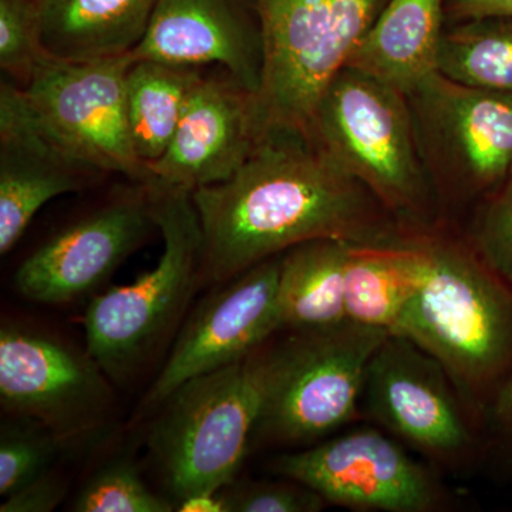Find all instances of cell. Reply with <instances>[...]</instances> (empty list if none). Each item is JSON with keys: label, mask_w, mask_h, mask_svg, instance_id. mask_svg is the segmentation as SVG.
Wrapping results in <instances>:
<instances>
[{"label": "cell", "mask_w": 512, "mask_h": 512, "mask_svg": "<svg viewBox=\"0 0 512 512\" xmlns=\"http://www.w3.org/2000/svg\"><path fill=\"white\" fill-rule=\"evenodd\" d=\"M191 197L202 234L200 284H224L316 239L387 244L406 231L299 134H266L228 180Z\"/></svg>", "instance_id": "cell-1"}, {"label": "cell", "mask_w": 512, "mask_h": 512, "mask_svg": "<svg viewBox=\"0 0 512 512\" xmlns=\"http://www.w3.org/2000/svg\"><path fill=\"white\" fill-rule=\"evenodd\" d=\"M423 272L396 326L470 396L490 403L512 379V289L470 244L416 232Z\"/></svg>", "instance_id": "cell-2"}, {"label": "cell", "mask_w": 512, "mask_h": 512, "mask_svg": "<svg viewBox=\"0 0 512 512\" xmlns=\"http://www.w3.org/2000/svg\"><path fill=\"white\" fill-rule=\"evenodd\" d=\"M308 141L365 185L400 227L430 229L437 195L421 160L406 94L343 67L316 104Z\"/></svg>", "instance_id": "cell-3"}, {"label": "cell", "mask_w": 512, "mask_h": 512, "mask_svg": "<svg viewBox=\"0 0 512 512\" xmlns=\"http://www.w3.org/2000/svg\"><path fill=\"white\" fill-rule=\"evenodd\" d=\"M164 241L156 268L94 296L84 313L87 353L114 382L146 365L200 284L202 234L191 192L144 184Z\"/></svg>", "instance_id": "cell-4"}, {"label": "cell", "mask_w": 512, "mask_h": 512, "mask_svg": "<svg viewBox=\"0 0 512 512\" xmlns=\"http://www.w3.org/2000/svg\"><path fill=\"white\" fill-rule=\"evenodd\" d=\"M387 0H254L262 33L259 136L308 140L316 104Z\"/></svg>", "instance_id": "cell-5"}, {"label": "cell", "mask_w": 512, "mask_h": 512, "mask_svg": "<svg viewBox=\"0 0 512 512\" xmlns=\"http://www.w3.org/2000/svg\"><path fill=\"white\" fill-rule=\"evenodd\" d=\"M390 332L346 320L292 332L259 349L261 409L255 433L282 444L319 439L355 419L367 367Z\"/></svg>", "instance_id": "cell-6"}, {"label": "cell", "mask_w": 512, "mask_h": 512, "mask_svg": "<svg viewBox=\"0 0 512 512\" xmlns=\"http://www.w3.org/2000/svg\"><path fill=\"white\" fill-rule=\"evenodd\" d=\"M151 451L175 503L220 493L234 481L261 409L259 349L188 380L167 400Z\"/></svg>", "instance_id": "cell-7"}, {"label": "cell", "mask_w": 512, "mask_h": 512, "mask_svg": "<svg viewBox=\"0 0 512 512\" xmlns=\"http://www.w3.org/2000/svg\"><path fill=\"white\" fill-rule=\"evenodd\" d=\"M421 160L437 198L474 200L512 173V100L440 72L407 94Z\"/></svg>", "instance_id": "cell-8"}, {"label": "cell", "mask_w": 512, "mask_h": 512, "mask_svg": "<svg viewBox=\"0 0 512 512\" xmlns=\"http://www.w3.org/2000/svg\"><path fill=\"white\" fill-rule=\"evenodd\" d=\"M128 55L92 60L45 56L22 87L37 117L74 157L103 175L146 184L128 128ZM20 87V86H19Z\"/></svg>", "instance_id": "cell-9"}, {"label": "cell", "mask_w": 512, "mask_h": 512, "mask_svg": "<svg viewBox=\"0 0 512 512\" xmlns=\"http://www.w3.org/2000/svg\"><path fill=\"white\" fill-rule=\"evenodd\" d=\"M275 473L357 511L426 512L440 491L426 467L376 430H356L274 461Z\"/></svg>", "instance_id": "cell-10"}, {"label": "cell", "mask_w": 512, "mask_h": 512, "mask_svg": "<svg viewBox=\"0 0 512 512\" xmlns=\"http://www.w3.org/2000/svg\"><path fill=\"white\" fill-rule=\"evenodd\" d=\"M281 258L275 256L235 276L195 308L147 394V406L164 403L194 377L245 359L282 330Z\"/></svg>", "instance_id": "cell-11"}, {"label": "cell", "mask_w": 512, "mask_h": 512, "mask_svg": "<svg viewBox=\"0 0 512 512\" xmlns=\"http://www.w3.org/2000/svg\"><path fill=\"white\" fill-rule=\"evenodd\" d=\"M157 228L144 184L50 238L15 275L16 291L37 303H66L99 288Z\"/></svg>", "instance_id": "cell-12"}, {"label": "cell", "mask_w": 512, "mask_h": 512, "mask_svg": "<svg viewBox=\"0 0 512 512\" xmlns=\"http://www.w3.org/2000/svg\"><path fill=\"white\" fill-rule=\"evenodd\" d=\"M104 372L59 340L15 325L0 330V400L57 434L92 423L109 399Z\"/></svg>", "instance_id": "cell-13"}, {"label": "cell", "mask_w": 512, "mask_h": 512, "mask_svg": "<svg viewBox=\"0 0 512 512\" xmlns=\"http://www.w3.org/2000/svg\"><path fill=\"white\" fill-rule=\"evenodd\" d=\"M429 353L390 333L367 367V403L397 436L437 458H454L473 446V434Z\"/></svg>", "instance_id": "cell-14"}, {"label": "cell", "mask_w": 512, "mask_h": 512, "mask_svg": "<svg viewBox=\"0 0 512 512\" xmlns=\"http://www.w3.org/2000/svg\"><path fill=\"white\" fill-rule=\"evenodd\" d=\"M103 174L64 148L37 117L22 87L0 86V254L25 234L47 202Z\"/></svg>", "instance_id": "cell-15"}, {"label": "cell", "mask_w": 512, "mask_h": 512, "mask_svg": "<svg viewBox=\"0 0 512 512\" xmlns=\"http://www.w3.org/2000/svg\"><path fill=\"white\" fill-rule=\"evenodd\" d=\"M259 136L255 96L228 73L202 74L170 146L148 165V183L195 191L228 180Z\"/></svg>", "instance_id": "cell-16"}, {"label": "cell", "mask_w": 512, "mask_h": 512, "mask_svg": "<svg viewBox=\"0 0 512 512\" xmlns=\"http://www.w3.org/2000/svg\"><path fill=\"white\" fill-rule=\"evenodd\" d=\"M133 60L220 66L256 94L262 76V33L254 0H158Z\"/></svg>", "instance_id": "cell-17"}, {"label": "cell", "mask_w": 512, "mask_h": 512, "mask_svg": "<svg viewBox=\"0 0 512 512\" xmlns=\"http://www.w3.org/2000/svg\"><path fill=\"white\" fill-rule=\"evenodd\" d=\"M446 0H387L346 66L404 94L439 72Z\"/></svg>", "instance_id": "cell-18"}, {"label": "cell", "mask_w": 512, "mask_h": 512, "mask_svg": "<svg viewBox=\"0 0 512 512\" xmlns=\"http://www.w3.org/2000/svg\"><path fill=\"white\" fill-rule=\"evenodd\" d=\"M158 0H37L47 56L92 60L128 55L143 39Z\"/></svg>", "instance_id": "cell-19"}, {"label": "cell", "mask_w": 512, "mask_h": 512, "mask_svg": "<svg viewBox=\"0 0 512 512\" xmlns=\"http://www.w3.org/2000/svg\"><path fill=\"white\" fill-rule=\"evenodd\" d=\"M421 272L416 232L387 244H350L345 271L348 320L392 333L419 288Z\"/></svg>", "instance_id": "cell-20"}, {"label": "cell", "mask_w": 512, "mask_h": 512, "mask_svg": "<svg viewBox=\"0 0 512 512\" xmlns=\"http://www.w3.org/2000/svg\"><path fill=\"white\" fill-rule=\"evenodd\" d=\"M349 245L339 239H316L282 256L278 286L282 329H328L348 320L345 271Z\"/></svg>", "instance_id": "cell-21"}, {"label": "cell", "mask_w": 512, "mask_h": 512, "mask_svg": "<svg viewBox=\"0 0 512 512\" xmlns=\"http://www.w3.org/2000/svg\"><path fill=\"white\" fill-rule=\"evenodd\" d=\"M197 67L133 60L126 77L128 128L146 168L163 156L202 77Z\"/></svg>", "instance_id": "cell-22"}, {"label": "cell", "mask_w": 512, "mask_h": 512, "mask_svg": "<svg viewBox=\"0 0 512 512\" xmlns=\"http://www.w3.org/2000/svg\"><path fill=\"white\" fill-rule=\"evenodd\" d=\"M439 72L512 100V19L467 20L444 30Z\"/></svg>", "instance_id": "cell-23"}, {"label": "cell", "mask_w": 512, "mask_h": 512, "mask_svg": "<svg viewBox=\"0 0 512 512\" xmlns=\"http://www.w3.org/2000/svg\"><path fill=\"white\" fill-rule=\"evenodd\" d=\"M175 503L147 487L133 461L117 458L104 464L83 485L77 512H170Z\"/></svg>", "instance_id": "cell-24"}, {"label": "cell", "mask_w": 512, "mask_h": 512, "mask_svg": "<svg viewBox=\"0 0 512 512\" xmlns=\"http://www.w3.org/2000/svg\"><path fill=\"white\" fill-rule=\"evenodd\" d=\"M57 453L55 434L39 421L20 417L0 431V495L15 493L45 474Z\"/></svg>", "instance_id": "cell-25"}, {"label": "cell", "mask_w": 512, "mask_h": 512, "mask_svg": "<svg viewBox=\"0 0 512 512\" xmlns=\"http://www.w3.org/2000/svg\"><path fill=\"white\" fill-rule=\"evenodd\" d=\"M46 56L37 0H0V67L23 87Z\"/></svg>", "instance_id": "cell-26"}, {"label": "cell", "mask_w": 512, "mask_h": 512, "mask_svg": "<svg viewBox=\"0 0 512 512\" xmlns=\"http://www.w3.org/2000/svg\"><path fill=\"white\" fill-rule=\"evenodd\" d=\"M470 245L485 266L512 289V173L481 201Z\"/></svg>", "instance_id": "cell-27"}, {"label": "cell", "mask_w": 512, "mask_h": 512, "mask_svg": "<svg viewBox=\"0 0 512 512\" xmlns=\"http://www.w3.org/2000/svg\"><path fill=\"white\" fill-rule=\"evenodd\" d=\"M254 483L222 491L228 512H316L326 501L298 481Z\"/></svg>", "instance_id": "cell-28"}, {"label": "cell", "mask_w": 512, "mask_h": 512, "mask_svg": "<svg viewBox=\"0 0 512 512\" xmlns=\"http://www.w3.org/2000/svg\"><path fill=\"white\" fill-rule=\"evenodd\" d=\"M66 495V484L62 478L46 471L32 483L5 497L2 512H50L62 503Z\"/></svg>", "instance_id": "cell-29"}, {"label": "cell", "mask_w": 512, "mask_h": 512, "mask_svg": "<svg viewBox=\"0 0 512 512\" xmlns=\"http://www.w3.org/2000/svg\"><path fill=\"white\" fill-rule=\"evenodd\" d=\"M495 441L512 466V379L495 392L487 406Z\"/></svg>", "instance_id": "cell-30"}, {"label": "cell", "mask_w": 512, "mask_h": 512, "mask_svg": "<svg viewBox=\"0 0 512 512\" xmlns=\"http://www.w3.org/2000/svg\"><path fill=\"white\" fill-rule=\"evenodd\" d=\"M484 18L512 19V0H446V20L451 25Z\"/></svg>", "instance_id": "cell-31"}, {"label": "cell", "mask_w": 512, "mask_h": 512, "mask_svg": "<svg viewBox=\"0 0 512 512\" xmlns=\"http://www.w3.org/2000/svg\"><path fill=\"white\" fill-rule=\"evenodd\" d=\"M177 510L181 512H228L222 491L215 494H202L197 497L187 498L177 504Z\"/></svg>", "instance_id": "cell-32"}]
</instances>
